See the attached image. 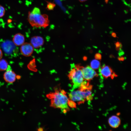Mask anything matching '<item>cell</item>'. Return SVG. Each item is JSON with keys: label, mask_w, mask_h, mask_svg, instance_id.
<instances>
[{"label": "cell", "mask_w": 131, "mask_h": 131, "mask_svg": "<svg viewBox=\"0 0 131 131\" xmlns=\"http://www.w3.org/2000/svg\"><path fill=\"white\" fill-rule=\"evenodd\" d=\"M108 123L111 127L116 128L119 127L121 124V121L120 118L116 115H113L108 119Z\"/></svg>", "instance_id": "cell-10"}, {"label": "cell", "mask_w": 131, "mask_h": 131, "mask_svg": "<svg viewBox=\"0 0 131 131\" xmlns=\"http://www.w3.org/2000/svg\"><path fill=\"white\" fill-rule=\"evenodd\" d=\"M68 106L71 108L76 107V104L75 102L70 99H69L68 101Z\"/></svg>", "instance_id": "cell-16"}, {"label": "cell", "mask_w": 131, "mask_h": 131, "mask_svg": "<svg viewBox=\"0 0 131 131\" xmlns=\"http://www.w3.org/2000/svg\"><path fill=\"white\" fill-rule=\"evenodd\" d=\"M100 75L102 77L107 78L109 77H114L115 75L113 73L111 68L108 66L103 65L99 69Z\"/></svg>", "instance_id": "cell-8"}, {"label": "cell", "mask_w": 131, "mask_h": 131, "mask_svg": "<svg viewBox=\"0 0 131 131\" xmlns=\"http://www.w3.org/2000/svg\"><path fill=\"white\" fill-rule=\"evenodd\" d=\"M3 56V53L1 50L0 49V60L1 59Z\"/></svg>", "instance_id": "cell-19"}, {"label": "cell", "mask_w": 131, "mask_h": 131, "mask_svg": "<svg viewBox=\"0 0 131 131\" xmlns=\"http://www.w3.org/2000/svg\"><path fill=\"white\" fill-rule=\"evenodd\" d=\"M86 0H79L81 2H83V1H85Z\"/></svg>", "instance_id": "cell-22"}, {"label": "cell", "mask_w": 131, "mask_h": 131, "mask_svg": "<svg viewBox=\"0 0 131 131\" xmlns=\"http://www.w3.org/2000/svg\"><path fill=\"white\" fill-rule=\"evenodd\" d=\"M71 67L68 77L72 82L73 90L80 87L84 80L81 67L74 64L71 65Z\"/></svg>", "instance_id": "cell-3"}, {"label": "cell", "mask_w": 131, "mask_h": 131, "mask_svg": "<svg viewBox=\"0 0 131 131\" xmlns=\"http://www.w3.org/2000/svg\"><path fill=\"white\" fill-rule=\"evenodd\" d=\"M25 41V38L24 35L20 33L16 34L13 36V42L16 46H21Z\"/></svg>", "instance_id": "cell-11"}, {"label": "cell", "mask_w": 131, "mask_h": 131, "mask_svg": "<svg viewBox=\"0 0 131 131\" xmlns=\"http://www.w3.org/2000/svg\"><path fill=\"white\" fill-rule=\"evenodd\" d=\"M34 48L30 43H24L20 48V52L21 54L25 57L30 56L33 53Z\"/></svg>", "instance_id": "cell-6"}, {"label": "cell", "mask_w": 131, "mask_h": 131, "mask_svg": "<svg viewBox=\"0 0 131 131\" xmlns=\"http://www.w3.org/2000/svg\"><path fill=\"white\" fill-rule=\"evenodd\" d=\"M47 96L50 100V106L52 107L61 109L64 113L69 111V99L64 90L60 89L55 90L54 92L48 94Z\"/></svg>", "instance_id": "cell-1"}, {"label": "cell", "mask_w": 131, "mask_h": 131, "mask_svg": "<svg viewBox=\"0 0 131 131\" xmlns=\"http://www.w3.org/2000/svg\"><path fill=\"white\" fill-rule=\"evenodd\" d=\"M8 66L7 61L4 59L0 60V71H3L6 70Z\"/></svg>", "instance_id": "cell-13"}, {"label": "cell", "mask_w": 131, "mask_h": 131, "mask_svg": "<svg viewBox=\"0 0 131 131\" xmlns=\"http://www.w3.org/2000/svg\"><path fill=\"white\" fill-rule=\"evenodd\" d=\"M5 12V8L0 5V18L3 17L4 15Z\"/></svg>", "instance_id": "cell-17"}, {"label": "cell", "mask_w": 131, "mask_h": 131, "mask_svg": "<svg viewBox=\"0 0 131 131\" xmlns=\"http://www.w3.org/2000/svg\"><path fill=\"white\" fill-rule=\"evenodd\" d=\"M16 75L15 73L11 70L6 71L3 75V78L7 83L12 84L16 81Z\"/></svg>", "instance_id": "cell-7"}, {"label": "cell", "mask_w": 131, "mask_h": 131, "mask_svg": "<svg viewBox=\"0 0 131 131\" xmlns=\"http://www.w3.org/2000/svg\"><path fill=\"white\" fill-rule=\"evenodd\" d=\"M43 38L41 36H35L33 37L30 40V43L34 49H39L42 47L44 44Z\"/></svg>", "instance_id": "cell-9"}, {"label": "cell", "mask_w": 131, "mask_h": 131, "mask_svg": "<svg viewBox=\"0 0 131 131\" xmlns=\"http://www.w3.org/2000/svg\"><path fill=\"white\" fill-rule=\"evenodd\" d=\"M116 45V47L117 48H119L120 47V45L119 42H117Z\"/></svg>", "instance_id": "cell-20"}, {"label": "cell", "mask_w": 131, "mask_h": 131, "mask_svg": "<svg viewBox=\"0 0 131 131\" xmlns=\"http://www.w3.org/2000/svg\"><path fill=\"white\" fill-rule=\"evenodd\" d=\"M42 128H40L39 129H38V130L39 131H42L43 130H42Z\"/></svg>", "instance_id": "cell-21"}, {"label": "cell", "mask_w": 131, "mask_h": 131, "mask_svg": "<svg viewBox=\"0 0 131 131\" xmlns=\"http://www.w3.org/2000/svg\"><path fill=\"white\" fill-rule=\"evenodd\" d=\"M15 45L13 42L7 41L3 43L2 47L5 52L9 54L12 52L15 48Z\"/></svg>", "instance_id": "cell-12"}, {"label": "cell", "mask_w": 131, "mask_h": 131, "mask_svg": "<svg viewBox=\"0 0 131 131\" xmlns=\"http://www.w3.org/2000/svg\"><path fill=\"white\" fill-rule=\"evenodd\" d=\"M91 97V92L89 88L84 89L80 88L77 90H72L69 94V99L77 102L78 104L82 103L85 100H90Z\"/></svg>", "instance_id": "cell-4"}, {"label": "cell", "mask_w": 131, "mask_h": 131, "mask_svg": "<svg viewBox=\"0 0 131 131\" xmlns=\"http://www.w3.org/2000/svg\"><path fill=\"white\" fill-rule=\"evenodd\" d=\"M95 57L96 59H100L101 58V56L100 54H97L95 55Z\"/></svg>", "instance_id": "cell-18"}, {"label": "cell", "mask_w": 131, "mask_h": 131, "mask_svg": "<svg viewBox=\"0 0 131 131\" xmlns=\"http://www.w3.org/2000/svg\"><path fill=\"white\" fill-rule=\"evenodd\" d=\"M47 3L46 8L48 10H51L53 9L56 6V4L53 2L46 1Z\"/></svg>", "instance_id": "cell-15"}, {"label": "cell", "mask_w": 131, "mask_h": 131, "mask_svg": "<svg viewBox=\"0 0 131 131\" xmlns=\"http://www.w3.org/2000/svg\"><path fill=\"white\" fill-rule=\"evenodd\" d=\"M84 80L89 81L97 75L96 72L91 67L88 66L81 67Z\"/></svg>", "instance_id": "cell-5"}, {"label": "cell", "mask_w": 131, "mask_h": 131, "mask_svg": "<svg viewBox=\"0 0 131 131\" xmlns=\"http://www.w3.org/2000/svg\"><path fill=\"white\" fill-rule=\"evenodd\" d=\"M100 66V62L97 60H92L90 63L91 67L93 69H98Z\"/></svg>", "instance_id": "cell-14"}, {"label": "cell", "mask_w": 131, "mask_h": 131, "mask_svg": "<svg viewBox=\"0 0 131 131\" xmlns=\"http://www.w3.org/2000/svg\"><path fill=\"white\" fill-rule=\"evenodd\" d=\"M27 19L31 25L36 28H46L49 23L48 15L41 14L40 9L37 7L29 12Z\"/></svg>", "instance_id": "cell-2"}]
</instances>
